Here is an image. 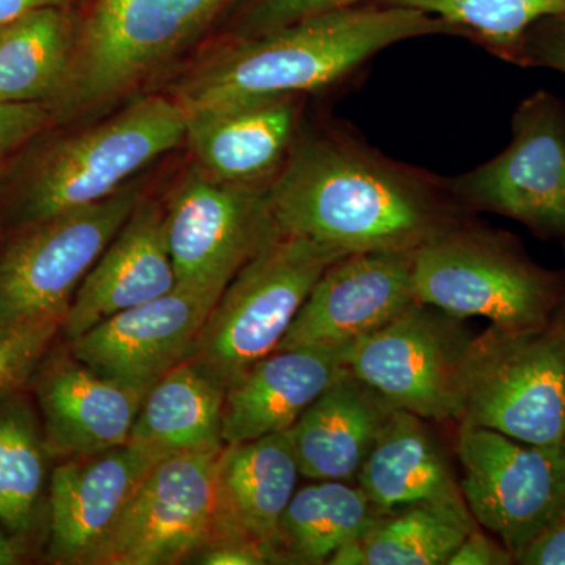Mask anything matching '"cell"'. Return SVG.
Segmentation results:
<instances>
[{"instance_id": "obj_25", "label": "cell", "mask_w": 565, "mask_h": 565, "mask_svg": "<svg viewBox=\"0 0 565 565\" xmlns=\"http://www.w3.org/2000/svg\"><path fill=\"white\" fill-rule=\"evenodd\" d=\"M74 22L66 7L29 11L0 28V103L54 106L68 84Z\"/></svg>"}, {"instance_id": "obj_16", "label": "cell", "mask_w": 565, "mask_h": 565, "mask_svg": "<svg viewBox=\"0 0 565 565\" xmlns=\"http://www.w3.org/2000/svg\"><path fill=\"white\" fill-rule=\"evenodd\" d=\"M163 456L129 441L57 465L47 489L51 563L90 565L145 476Z\"/></svg>"}, {"instance_id": "obj_37", "label": "cell", "mask_w": 565, "mask_h": 565, "mask_svg": "<svg viewBox=\"0 0 565 565\" xmlns=\"http://www.w3.org/2000/svg\"><path fill=\"white\" fill-rule=\"evenodd\" d=\"M71 0H0V25L44 7H68Z\"/></svg>"}, {"instance_id": "obj_41", "label": "cell", "mask_w": 565, "mask_h": 565, "mask_svg": "<svg viewBox=\"0 0 565 565\" xmlns=\"http://www.w3.org/2000/svg\"><path fill=\"white\" fill-rule=\"evenodd\" d=\"M0 28H2V25H0Z\"/></svg>"}, {"instance_id": "obj_38", "label": "cell", "mask_w": 565, "mask_h": 565, "mask_svg": "<svg viewBox=\"0 0 565 565\" xmlns=\"http://www.w3.org/2000/svg\"><path fill=\"white\" fill-rule=\"evenodd\" d=\"M24 555V542L0 527V565L20 564Z\"/></svg>"}, {"instance_id": "obj_28", "label": "cell", "mask_w": 565, "mask_h": 565, "mask_svg": "<svg viewBox=\"0 0 565 565\" xmlns=\"http://www.w3.org/2000/svg\"><path fill=\"white\" fill-rule=\"evenodd\" d=\"M478 527L470 511L411 504L381 514L362 537L364 565H448Z\"/></svg>"}, {"instance_id": "obj_6", "label": "cell", "mask_w": 565, "mask_h": 565, "mask_svg": "<svg viewBox=\"0 0 565 565\" xmlns=\"http://www.w3.org/2000/svg\"><path fill=\"white\" fill-rule=\"evenodd\" d=\"M232 0H95L77 29L55 122L103 109L177 57Z\"/></svg>"}, {"instance_id": "obj_29", "label": "cell", "mask_w": 565, "mask_h": 565, "mask_svg": "<svg viewBox=\"0 0 565 565\" xmlns=\"http://www.w3.org/2000/svg\"><path fill=\"white\" fill-rule=\"evenodd\" d=\"M419 10L446 22L456 35L482 44L515 63L527 29L553 14L565 13V0H384Z\"/></svg>"}, {"instance_id": "obj_8", "label": "cell", "mask_w": 565, "mask_h": 565, "mask_svg": "<svg viewBox=\"0 0 565 565\" xmlns=\"http://www.w3.org/2000/svg\"><path fill=\"white\" fill-rule=\"evenodd\" d=\"M140 182L102 202L33 223L0 244V340L65 319L74 294L140 202Z\"/></svg>"}, {"instance_id": "obj_18", "label": "cell", "mask_w": 565, "mask_h": 565, "mask_svg": "<svg viewBox=\"0 0 565 565\" xmlns=\"http://www.w3.org/2000/svg\"><path fill=\"white\" fill-rule=\"evenodd\" d=\"M177 286L163 207L143 195L85 275L62 333L71 343L96 323L166 296Z\"/></svg>"}, {"instance_id": "obj_26", "label": "cell", "mask_w": 565, "mask_h": 565, "mask_svg": "<svg viewBox=\"0 0 565 565\" xmlns=\"http://www.w3.org/2000/svg\"><path fill=\"white\" fill-rule=\"evenodd\" d=\"M379 515L355 482L305 486L296 490L282 512L277 564H329L341 546L362 539Z\"/></svg>"}, {"instance_id": "obj_4", "label": "cell", "mask_w": 565, "mask_h": 565, "mask_svg": "<svg viewBox=\"0 0 565 565\" xmlns=\"http://www.w3.org/2000/svg\"><path fill=\"white\" fill-rule=\"evenodd\" d=\"M418 302L455 318L479 316L509 330L535 329L555 318L564 274L539 266L512 234L470 215L415 250Z\"/></svg>"}, {"instance_id": "obj_14", "label": "cell", "mask_w": 565, "mask_h": 565, "mask_svg": "<svg viewBox=\"0 0 565 565\" xmlns=\"http://www.w3.org/2000/svg\"><path fill=\"white\" fill-rule=\"evenodd\" d=\"M415 250L348 253L327 267L277 351L349 349L416 302Z\"/></svg>"}, {"instance_id": "obj_17", "label": "cell", "mask_w": 565, "mask_h": 565, "mask_svg": "<svg viewBox=\"0 0 565 565\" xmlns=\"http://www.w3.org/2000/svg\"><path fill=\"white\" fill-rule=\"evenodd\" d=\"M33 392L52 455L74 459L129 444L148 390L95 373L76 356H46Z\"/></svg>"}, {"instance_id": "obj_3", "label": "cell", "mask_w": 565, "mask_h": 565, "mask_svg": "<svg viewBox=\"0 0 565 565\" xmlns=\"http://www.w3.org/2000/svg\"><path fill=\"white\" fill-rule=\"evenodd\" d=\"M184 139L177 99H137L92 128L31 150L3 189L0 225L9 234L102 202Z\"/></svg>"}, {"instance_id": "obj_13", "label": "cell", "mask_w": 565, "mask_h": 565, "mask_svg": "<svg viewBox=\"0 0 565 565\" xmlns=\"http://www.w3.org/2000/svg\"><path fill=\"white\" fill-rule=\"evenodd\" d=\"M457 452L468 511L516 559L565 509L561 448L523 444L486 427L460 426Z\"/></svg>"}, {"instance_id": "obj_27", "label": "cell", "mask_w": 565, "mask_h": 565, "mask_svg": "<svg viewBox=\"0 0 565 565\" xmlns=\"http://www.w3.org/2000/svg\"><path fill=\"white\" fill-rule=\"evenodd\" d=\"M51 448L24 394L0 399V526L24 542L39 525Z\"/></svg>"}, {"instance_id": "obj_39", "label": "cell", "mask_w": 565, "mask_h": 565, "mask_svg": "<svg viewBox=\"0 0 565 565\" xmlns=\"http://www.w3.org/2000/svg\"><path fill=\"white\" fill-rule=\"evenodd\" d=\"M557 319L564 323L565 327V274H564V291L563 299H561L559 308L556 311Z\"/></svg>"}, {"instance_id": "obj_36", "label": "cell", "mask_w": 565, "mask_h": 565, "mask_svg": "<svg viewBox=\"0 0 565 565\" xmlns=\"http://www.w3.org/2000/svg\"><path fill=\"white\" fill-rule=\"evenodd\" d=\"M515 557L500 541H494L484 531H471L457 546L455 555L448 565H509L514 564Z\"/></svg>"}, {"instance_id": "obj_32", "label": "cell", "mask_w": 565, "mask_h": 565, "mask_svg": "<svg viewBox=\"0 0 565 565\" xmlns=\"http://www.w3.org/2000/svg\"><path fill=\"white\" fill-rule=\"evenodd\" d=\"M54 122V114L44 104L0 103V166Z\"/></svg>"}, {"instance_id": "obj_24", "label": "cell", "mask_w": 565, "mask_h": 565, "mask_svg": "<svg viewBox=\"0 0 565 565\" xmlns=\"http://www.w3.org/2000/svg\"><path fill=\"white\" fill-rule=\"evenodd\" d=\"M225 390L189 360L148 390L129 441L162 455L222 449Z\"/></svg>"}, {"instance_id": "obj_12", "label": "cell", "mask_w": 565, "mask_h": 565, "mask_svg": "<svg viewBox=\"0 0 565 565\" xmlns=\"http://www.w3.org/2000/svg\"><path fill=\"white\" fill-rule=\"evenodd\" d=\"M223 448L161 457L90 565L180 564L217 541L222 534L218 465Z\"/></svg>"}, {"instance_id": "obj_31", "label": "cell", "mask_w": 565, "mask_h": 565, "mask_svg": "<svg viewBox=\"0 0 565 565\" xmlns=\"http://www.w3.org/2000/svg\"><path fill=\"white\" fill-rule=\"evenodd\" d=\"M384 0H252L237 28V39L262 35L282 25L327 13Z\"/></svg>"}, {"instance_id": "obj_34", "label": "cell", "mask_w": 565, "mask_h": 565, "mask_svg": "<svg viewBox=\"0 0 565 565\" xmlns=\"http://www.w3.org/2000/svg\"><path fill=\"white\" fill-rule=\"evenodd\" d=\"M523 565H565V509L516 556Z\"/></svg>"}, {"instance_id": "obj_1", "label": "cell", "mask_w": 565, "mask_h": 565, "mask_svg": "<svg viewBox=\"0 0 565 565\" xmlns=\"http://www.w3.org/2000/svg\"><path fill=\"white\" fill-rule=\"evenodd\" d=\"M269 202L282 233L344 253L416 250L470 215L446 178L343 128L302 129Z\"/></svg>"}, {"instance_id": "obj_22", "label": "cell", "mask_w": 565, "mask_h": 565, "mask_svg": "<svg viewBox=\"0 0 565 565\" xmlns=\"http://www.w3.org/2000/svg\"><path fill=\"white\" fill-rule=\"evenodd\" d=\"M299 476L289 433L225 446L218 465L221 537L247 539L277 564L278 526Z\"/></svg>"}, {"instance_id": "obj_7", "label": "cell", "mask_w": 565, "mask_h": 565, "mask_svg": "<svg viewBox=\"0 0 565 565\" xmlns=\"http://www.w3.org/2000/svg\"><path fill=\"white\" fill-rule=\"evenodd\" d=\"M460 426L486 427L523 444L561 448L565 440V327L509 330L490 326L473 337Z\"/></svg>"}, {"instance_id": "obj_10", "label": "cell", "mask_w": 565, "mask_h": 565, "mask_svg": "<svg viewBox=\"0 0 565 565\" xmlns=\"http://www.w3.org/2000/svg\"><path fill=\"white\" fill-rule=\"evenodd\" d=\"M470 212L512 218L544 239L565 244V103L546 90L527 96L512 115V139L500 154L446 178Z\"/></svg>"}, {"instance_id": "obj_23", "label": "cell", "mask_w": 565, "mask_h": 565, "mask_svg": "<svg viewBox=\"0 0 565 565\" xmlns=\"http://www.w3.org/2000/svg\"><path fill=\"white\" fill-rule=\"evenodd\" d=\"M355 484L379 514L411 504L468 511L444 449L426 419L411 412L394 411L360 468Z\"/></svg>"}, {"instance_id": "obj_11", "label": "cell", "mask_w": 565, "mask_h": 565, "mask_svg": "<svg viewBox=\"0 0 565 565\" xmlns=\"http://www.w3.org/2000/svg\"><path fill=\"white\" fill-rule=\"evenodd\" d=\"M269 188L217 180L199 163L182 173L163 207L178 286L222 294L281 233Z\"/></svg>"}, {"instance_id": "obj_20", "label": "cell", "mask_w": 565, "mask_h": 565, "mask_svg": "<svg viewBox=\"0 0 565 565\" xmlns=\"http://www.w3.org/2000/svg\"><path fill=\"white\" fill-rule=\"evenodd\" d=\"M348 349H286L253 364L225 392L223 445L288 433L300 415L348 370Z\"/></svg>"}, {"instance_id": "obj_30", "label": "cell", "mask_w": 565, "mask_h": 565, "mask_svg": "<svg viewBox=\"0 0 565 565\" xmlns=\"http://www.w3.org/2000/svg\"><path fill=\"white\" fill-rule=\"evenodd\" d=\"M63 319H50L0 340V399L21 392L46 359Z\"/></svg>"}, {"instance_id": "obj_35", "label": "cell", "mask_w": 565, "mask_h": 565, "mask_svg": "<svg viewBox=\"0 0 565 565\" xmlns=\"http://www.w3.org/2000/svg\"><path fill=\"white\" fill-rule=\"evenodd\" d=\"M203 565H263L269 557L258 545L243 537H221L193 557Z\"/></svg>"}, {"instance_id": "obj_33", "label": "cell", "mask_w": 565, "mask_h": 565, "mask_svg": "<svg viewBox=\"0 0 565 565\" xmlns=\"http://www.w3.org/2000/svg\"><path fill=\"white\" fill-rule=\"evenodd\" d=\"M515 65L565 74V13L542 18L527 29Z\"/></svg>"}, {"instance_id": "obj_19", "label": "cell", "mask_w": 565, "mask_h": 565, "mask_svg": "<svg viewBox=\"0 0 565 565\" xmlns=\"http://www.w3.org/2000/svg\"><path fill=\"white\" fill-rule=\"evenodd\" d=\"M303 98L277 96L184 114V140L217 180L270 185L302 132Z\"/></svg>"}, {"instance_id": "obj_21", "label": "cell", "mask_w": 565, "mask_h": 565, "mask_svg": "<svg viewBox=\"0 0 565 565\" xmlns=\"http://www.w3.org/2000/svg\"><path fill=\"white\" fill-rule=\"evenodd\" d=\"M394 411L348 367L288 430L300 475L311 481L355 482Z\"/></svg>"}, {"instance_id": "obj_40", "label": "cell", "mask_w": 565, "mask_h": 565, "mask_svg": "<svg viewBox=\"0 0 565 565\" xmlns=\"http://www.w3.org/2000/svg\"><path fill=\"white\" fill-rule=\"evenodd\" d=\"M561 455H563L564 475H565V440L563 441V445H561Z\"/></svg>"}, {"instance_id": "obj_5", "label": "cell", "mask_w": 565, "mask_h": 565, "mask_svg": "<svg viewBox=\"0 0 565 565\" xmlns=\"http://www.w3.org/2000/svg\"><path fill=\"white\" fill-rule=\"evenodd\" d=\"M344 255L299 234H278L226 286L189 362L226 392L277 351L316 282Z\"/></svg>"}, {"instance_id": "obj_15", "label": "cell", "mask_w": 565, "mask_h": 565, "mask_svg": "<svg viewBox=\"0 0 565 565\" xmlns=\"http://www.w3.org/2000/svg\"><path fill=\"white\" fill-rule=\"evenodd\" d=\"M221 296L177 286L166 296L96 323L71 341V353L104 377L150 390L163 374L191 359Z\"/></svg>"}, {"instance_id": "obj_9", "label": "cell", "mask_w": 565, "mask_h": 565, "mask_svg": "<svg viewBox=\"0 0 565 565\" xmlns=\"http://www.w3.org/2000/svg\"><path fill=\"white\" fill-rule=\"evenodd\" d=\"M463 319L416 300L345 352L349 370L397 411L460 423L473 337Z\"/></svg>"}, {"instance_id": "obj_2", "label": "cell", "mask_w": 565, "mask_h": 565, "mask_svg": "<svg viewBox=\"0 0 565 565\" xmlns=\"http://www.w3.org/2000/svg\"><path fill=\"white\" fill-rule=\"evenodd\" d=\"M456 35L446 22L390 2L327 11L262 35L237 39L181 85L184 110L326 90L401 41Z\"/></svg>"}]
</instances>
